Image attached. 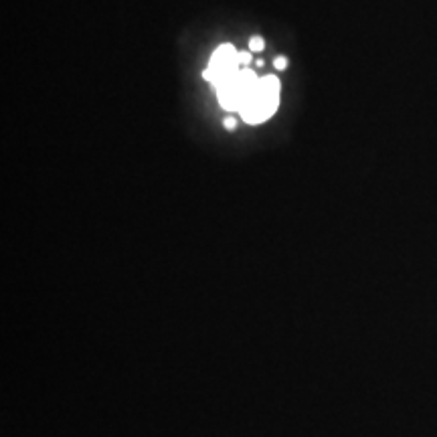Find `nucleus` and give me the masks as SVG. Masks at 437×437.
I'll use <instances>...</instances> for the list:
<instances>
[{
	"mask_svg": "<svg viewBox=\"0 0 437 437\" xmlns=\"http://www.w3.org/2000/svg\"><path fill=\"white\" fill-rule=\"evenodd\" d=\"M257 90H259V92L278 93L279 92L278 77H274V75H267V77H264V80H259V87H257Z\"/></svg>",
	"mask_w": 437,
	"mask_h": 437,
	"instance_id": "f257e3e1",
	"label": "nucleus"
},
{
	"mask_svg": "<svg viewBox=\"0 0 437 437\" xmlns=\"http://www.w3.org/2000/svg\"><path fill=\"white\" fill-rule=\"evenodd\" d=\"M265 43L261 37H252V41H249V49H252V51H261Z\"/></svg>",
	"mask_w": 437,
	"mask_h": 437,
	"instance_id": "f03ea898",
	"label": "nucleus"
},
{
	"mask_svg": "<svg viewBox=\"0 0 437 437\" xmlns=\"http://www.w3.org/2000/svg\"><path fill=\"white\" fill-rule=\"evenodd\" d=\"M249 63H252V53H249V51H243V53H239V65L249 67Z\"/></svg>",
	"mask_w": 437,
	"mask_h": 437,
	"instance_id": "7ed1b4c3",
	"label": "nucleus"
},
{
	"mask_svg": "<svg viewBox=\"0 0 437 437\" xmlns=\"http://www.w3.org/2000/svg\"><path fill=\"white\" fill-rule=\"evenodd\" d=\"M223 126H225L229 132H233V130L237 128V119H235V116H227L225 122H223Z\"/></svg>",
	"mask_w": 437,
	"mask_h": 437,
	"instance_id": "20e7f679",
	"label": "nucleus"
},
{
	"mask_svg": "<svg viewBox=\"0 0 437 437\" xmlns=\"http://www.w3.org/2000/svg\"><path fill=\"white\" fill-rule=\"evenodd\" d=\"M274 65H276V69H279V71H284V69L288 67V59H286V57H276V59H274Z\"/></svg>",
	"mask_w": 437,
	"mask_h": 437,
	"instance_id": "39448f33",
	"label": "nucleus"
}]
</instances>
